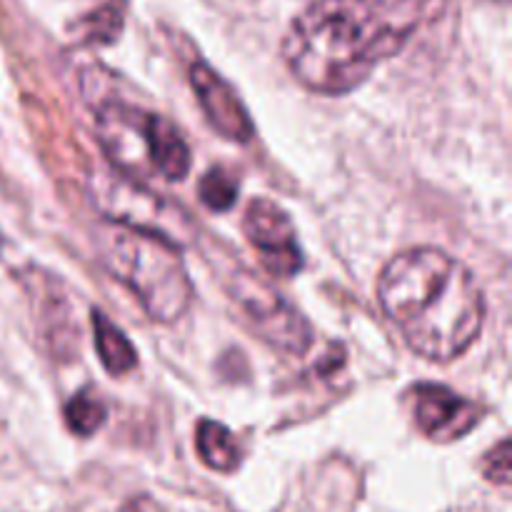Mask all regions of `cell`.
<instances>
[{
	"label": "cell",
	"instance_id": "11",
	"mask_svg": "<svg viewBox=\"0 0 512 512\" xmlns=\"http://www.w3.org/2000/svg\"><path fill=\"white\" fill-rule=\"evenodd\" d=\"M195 448H198L200 460L218 473H233L240 465L238 443L223 423L203 420L195 433Z\"/></svg>",
	"mask_w": 512,
	"mask_h": 512
},
{
	"label": "cell",
	"instance_id": "10",
	"mask_svg": "<svg viewBox=\"0 0 512 512\" xmlns=\"http://www.w3.org/2000/svg\"><path fill=\"white\" fill-rule=\"evenodd\" d=\"M90 323H93V335H95V348H98L100 363L115 378H123L130 370L138 365V355H135L133 343L125 338L123 330L113 323V320L105 318L100 310L90 313Z\"/></svg>",
	"mask_w": 512,
	"mask_h": 512
},
{
	"label": "cell",
	"instance_id": "12",
	"mask_svg": "<svg viewBox=\"0 0 512 512\" xmlns=\"http://www.w3.org/2000/svg\"><path fill=\"white\" fill-rule=\"evenodd\" d=\"M105 415L108 410H105L103 400L95 398L88 390L73 395V400L65 405V423L80 438H90L93 433H98L100 425L105 423Z\"/></svg>",
	"mask_w": 512,
	"mask_h": 512
},
{
	"label": "cell",
	"instance_id": "9",
	"mask_svg": "<svg viewBox=\"0 0 512 512\" xmlns=\"http://www.w3.org/2000/svg\"><path fill=\"white\" fill-rule=\"evenodd\" d=\"M190 85L198 93V103L208 123L223 138L233 140V143H248L253 138L255 125L245 110L243 100L210 65L195 63L190 68Z\"/></svg>",
	"mask_w": 512,
	"mask_h": 512
},
{
	"label": "cell",
	"instance_id": "7",
	"mask_svg": "<svg viewBox=\"0 0 512 512\" xmlns=\"http://www.w3.org/2000/svg\"><path fill=\"white\" fill-rule=\"evenodd\" d=\"M100 208L113 218V223L130 225V228L148 230V233L163 235V238L180 243L178 223L185 220L175 215V208L155 198V193L140 188L135 180L128 178H103L98 188Z\"/></svg>",
	"mask_w": 512,
	"mask_h": 512
},
{
	"label": "cell",
	"instance_id": "3",
	"mask_svg": "<svg viewBox=\"0 0 512 512\" xmlns=\"http://www.w3.org/2000/svg\"><path fill=\"white\" fill-rule=\"evenodd\" d=\"M105 268L158 323H175L193 300V283L178 243L148 230L110 223L95 235Z\"/></svg>",
	"mask_w": 512,
	"mask_h": 512
},
{
	"label": "cell",
	"instance_id": "2",
	"mask_svg": "<svg viewBox=\"0 0 512 512\" xmlns=\"http://www.w3.org/2000/svg\"><path fill=\"white\" fill-rule=\"evenodd\" d=\"M378 298L405 343L425 360L448 363L478 340L485 298L463 260L420 245L385 263Z\"/></svg>",
	"mask_w": 512,
	"mask_h": 512
},
{
	"label": "cell",
	"instance_id": "8",
	"mask_svg": "<svg viewBox=\"0 0 512 512\" xmlns=\"http://www.w3.org/2000/svg\"><path fill=\"white\" fill-rule=\"evenodd\" d=\"M415 425L435 443H453L478 425L480 410L455 390L438 383H423L413 390Z\"/></svg>",
	"mask_w": 512,
	"mask_h": 512
},
{
	"label": "cell",
	"instance_id": "4",
	"mask_svg": "<svg viewBox=\"0 0 512 512\" xmlns=\"http://www.w3.org/2000/svg\"><path fill=\"white\" fill-rule=\"evenodd\" d=\"M95 133L123 175H160L165 180H183L188 175V143L163 115L123 100H108L95 110Z\"/></svg>",
	"mask_w": 512,
	"mask_h": 512
},
{
	"label": "cell",
	"instance_id": "13",
	"mask_svg": "<svg viewBox=\"0 0 512 512\" xmlns=\"http://www.w3.org/2000/svg\"><path fill=\"white\" fill-rule=\"evenodd\" d=\"M198 193L205 208L215 210V213H225V210L233 208L235 198H238V185H235L233 175L225 173L223 168H213L203 175Z\"/></svg>",
	"mask_w": 512,
	"mask_h": 512
},
{
	"label": "cell",
	"instance_id": "5",
	"mask_svg": "<svg viewBox=\"0 0 512 512\" xmlns=\"http://www.w3.org/2000/svg\"><path fill=\"white\" fill-rule=\"evenodd\" d=\"M230 293L265 343L290 355H303L310 348L313 328L308 320L263 280L240 270L230 278Z\"/></svg>",
	"mask_w": 512,
	"mask_h": 512
},
{
	"label": "cell",
	"instance_id": "1",
	"mask_svg": "<svg viewBox=\"0 0 512 512\" xmlns=\"http://www.w3.org/2000/svg\"><path fill=\"white\" fill-rule=\"evenodd\" d=\"M420 13V0H315L290 25L283 60L303 88L345 95L408 43Z\"/></svg>",
	"mask_w": 512,
	"mask_h": 512
},
{
	"label": "cell",
	"instance_id": "6",
	"mask_svg": "<svg viewBox=\"0 0 512 512\" xmlns=\"http://www.w3.org/2000/svg\"><path fill=\"white\" fill-rule=\"evenodd\" d=\"M243 233L270 275L293 278V275L300 273L303 250L298 245L295 225L275 200L255 198L245 208Z\"/></svg>",
	"mask_w": 512,
	"mask_h": 512
},
{
	"label": "cell",
	"instance_id": "14",
	"mask_svg": "<svg viewBox=\"0 0 512 512\" xmlns=\"http://www.w3.org/2000/svg\"><path fill=\"white\" fill-rule=\"evenodd\" d=\"M485 478L493 480L495 485H508L510 483V443L503 440L493 453L485 458Z\"/></svg>",
	"mask_w": 512,
	"mask_h": 512
}]
</instances>
